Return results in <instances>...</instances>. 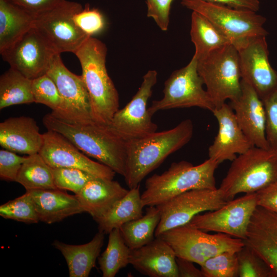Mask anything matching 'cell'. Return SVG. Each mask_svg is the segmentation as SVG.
I'll list each match as a JSON object with an SVG mask.
<instances>
[{"label":"cell","instance_id":"cell-18","mask_svg":"<svg viewBox=\"0 0 277 277\" xmlns=\"http://www.w3.org/2000/svg\"><path fill=\"white\" fill-rule=\"evenodd\" d=\"M211 112L217 121L219 130L208 148L209 158L219 164L225 161L232 162L237 154H242L254 146L240 127L229 104L225 103Z\"/></svg>","mask_w":277,"mask_h":277},{"label":"cell","instance_id":"cell-40","mask_svg":"<svg viewBox=\"0 0 277 277\" xmlns=\"http://www.w3.org/2000/svg\"><path fill=\"white\" fill-rule=\"evenodd\" d=\"M7 149L0 150V177L2 180L16 181L19 171L27 159Z\"/></svg>","mask_w":277,"mask_h":277},{"label":"cell","instance_id":"cell-19","mask_svg":"<svg viewBox=\"0 0 277 277\" xmlns=\"http://www.w3.org/2000/svg\"><path fill=\"white\" fill-rule=\"evenodd\" d=\"M229 105L245 135L254 146L269 149L265 133V111L262 100L249 84L241 80V93Z\"/></svg>","mask_w":277,"mask_h":277},{"label":"cell","instance_id":"cell-22","mask_svg":"<svg viewBox=\"0 0 277 277\" xmlns=\"http://www.w3.org/2000/svg\"><path fill=\"white\" fill-rule=\"evenodd\" d=\"M43 144V134L31 117H11L0 123V145L4 149L29 155L38 153Z\"/></svg>","mask_w":277,"mask_h":277},{"label":"cell","instance_id":"cell-31","mask_svg":"<svg viewBox=\"0 0 277 277\" xmlns=\"http://www.w3.org/2000/svg\"><path fill=\"white\" fill-rule=\"evenodd\" d=\"M15 182L23 186L26 191L57 189L52 168L38 153L27 155Z\"/></svg>","mask_w":277,"mask_h":277},{"label":"cell","instance_id":"cell-24","mask_svg":"<svg viewBox=\"0 0 277 277\" xmlns=\"http://www.w3.org/2000/svg\"><path fill=\"white\" fill-rule=\"evenodd\" d=\"M37 212L39 221L50 224L84 212L75 196L64 190H28Z\"/></svg>","mask_w":277,"mask_h":277},{"label":"cell","instance_id":"cell-15","mask_svg":"<svg viewBox=\"0 0 277 277\" xmlns=\"http://www.w3.org/2000/svg\"><path fill=\"white\" fill-rule=\"evenodd\" d=\"M0 53L10 68L31 80L46 74L56 54L34 28Z\"/></svg>","mask_w":277,"mask_h":277},{"label":"cell","instance_id":"cell-26","mask_svg":"<svg viewBox=\"0 0 277 277\" xmlns=\"http://www.w3.org/2000/svg\"><path fill=\"white\" fill-rule=\"evenodd\" d=\"M35 17L8 0H0V52L33 28Z\"/></svg>","mask_w":277,"mask_h":277},{"label":"cell","instance_id":"cell-37","mask_svg":"<svg viewBox=\"0 0 277 277\" xmlns=\"http://www.w3.org/2000/svg\"><path fill=\"white\" fill-rule=\"evenodd\" d=\"M54 184L57 189L78 193L86 183L96 177L82 170L73 168H52Z\"/></svg>","mask_w":277,"mask_h":277},{"label":"cell","instance_id":"cell-36","mask_svg":"<svg viewBox=\"0 0 277 277\" xmlns=\"http://www.w3.org/2000/svg\"><path fill=\"white\" fill-rule=\"evenodd\" d=\"M239 276L274 277L264 262L248 246H244L237 252Z\"/></svg>","mask_w":277,"mask_h":277},{"label":"cell","instance_id":"cell-17","mask_svg":"<svg viewBox=\"0 0 277 277\" xmlns=\"http://www.w3.org/2000/svg\"><path fill=\"white\" fill-rule=\"evenodd\" d=\"M43 144L38 152L51 168H73L96 177L113 180L115 172L108 166L90 159L64 136L47 130L43 134Z\"/></svg>","mask_w":277,"mask_h":277},{"label":"cell","instance_id":"cell-39","mask_svg":"<svg viewBox=\"0 0 277 277\" xmlns=\"http://www.w3.org/2000/svg\"><path fill=\"white\" fill-rule=\"evenodd\" d=\"M262 101L265 111L266 140L269 149L277 152V88Z\"/></svg>","mask_w":277,"mask_h":277},{"label":"cell","instance_id":"cell-2","mask_svg":"<svg viewBox=\"0 0 277 277\" xmlns=\"http://www.w3.org/2000/svg\"><path fill=\"white\" fill-rule=\"evenodd\" d=\"M47 130L60 133L88 156L93 157L123 176L125 173L126 141L108 126L95 123L75 124L58 118L51 113L43 118Z\"/></svg>","mask_w":277,"mask_h":277},{"label":"cell","instance_id":"cell-34","mask_svg":"<svg viewBox=\"0 0 277 277\" xmlns=\"http://www.w3.org/2000/svg\"><path fill=\"white\" fill-rule=\"evenodd\" d=\"M0 215L6 219L27 224L39 222L34 203L27 191L23 195L1 205Z\"/></svg>","mask_w":277,"mask_h":277},{"label":"cell","instance_id":"cell-35","mask_svg":"<svg viewBox=\"0 0 277 277\" xmlns=\"http://www.w3.org/2000/svg\"><path fill=\"white\" fill-rule=\"evenodd\" d=\"M34 103L46 105L56 112L62 103V98L54 81L47 74L32 80Z\"/></svg>","mask_w":277,"mask_h":277},{"label":"cell","instance_id":"cell-6","mask_svg":"<svg viewBox=\"0 0 277 277\" xmlns=\"http://www.w3.org/2000/svg\"><path fill=\"white\" fill-rule=\"evenodd\" d=\"M181 4L206 17L236 49L253 38L268 34L263 27L266 17L256 12L203 0H181Z\"/></svg>","mask_w":277,"mask_h":277},{"label":"cell","instance_id":"cell-28","mask_svg":"<svg viewBox=\"0 0 277 277\" xmlns=\"http://www.w3.org/2000/svg\"><path fill=\"white\" fill-rule=\"evenodd\" d=\"M191 39L195 46L193 55L200 60L213 51L228 44V38L209 19L192 11L191 18Z\"/></svg>","mask_w":277,"mask_h":277},{"label":"cell","instance_id":"cell-27","mask_svg":"<svg viewBox=\"0 0 277 277\" xmlns=\"http://www.w3.org/2000/svg\"><path fill=\"white\" fill-rule=\"evenodd\" d=\"M143 207L138 185L129 189L124 197L96 222L98 231L107 234L114 229L120 228L128 222L142 217Z\"/></svg>","mask_w":277,"mask_h":277},{"label":"cell","instance_id":"cell-32","mask_svg":"<svg viewBox=\"0 0 277 277\" xmlns=\"http://www.w3.org/2000/svg\"><path fill=\"white\" fill-rule=\"evenodd\" d=\"M108 234L106 249L98 258V263L103 277H114L129 264L131 249L123 240L120 228L114 229Z\"/></svg>","mask_w":277,"mask_h":277},{"label":"cell","instance_id":"cell-14","mask_svg":"<svg viewBox=\"0 0 277 277\" xmlns=\"http://www.w3.org/2000/svg\"><path fill=\"white\" fill-rule=\"evenodd\" d=\"M257 206L256 192L247 193L216 210L196 214L189 223L205 232L223 233L244 240Z\"/></svg>","mask_w":277,"mask_h":277},{"label":"cell","instance_id":"cell-1","mask_svg":"<svg viewBox=\"0 0 277 277\" xmlns=\"http://www.w3.org/2000/svg\"><path fill=\"white\" fill-rule=\"evenodd\" d=\"M193 133V123L190 119H186L169 130L126 141L124 177L129 189L140 185L167 157L188 143Z\"/></svg>","mask_w":277,"mask_h":277},{"label":"cell","instance_id":"cell-21","mask_svg":"<svg viewBox=\"0 0 277 277\" xmlns=\"http://www.w3.org/2000/svg\"><path fill=\"white\" fill-rule=\"evenodd\" d=\"M129 264L139 272L150 277H178L175 253L160 237L131 249Z\"/></svg>","mask_w":277,"mask_h":277},{"label":"cell","instance_id":"cell-5","mask_svg":"<svg viewBox=\"0 0 277 277\" xmlns=\"http://www.w3.org/2000/svg\"><path fill=\"white\" fill-rule=\"evenodd\" d=\"M277 182V152L253 146L232 161L219 188L228 201Z\"/></svg>","mask_w":277,"mask_h":277},{"label":"cell","instance_id":"cell-9","mask_svg":"<svg viewBox=\"0 0 277 277\" xmlns=\"http://www.w3.org/2000/svg\"><path fill=\"white\" fill-rule=\"evenodd\" d=\"M197 71V60L193 56L185 67L173 71L165 81L164 96L152 101L148 108L152 116L160 110L197 107L212 111L215 106Z\"/></svg>","mask_w":277,"mask_h":277},{"label":"cell","instance_id":"cell-33","mask_svg":"<svg viewBox=\"0 0 277 277\" xmlns=\"http://www.w3.org/2000/svg\"><path fill=\"white\" fill-rule=\"evenodd\" d=\"M237 252L226 251L207 259L200 265L203 277L239 276Z\"/></svg>","mask_w":277,"mask_h":277},{"label":"cell","instance_id":"cell-30","mask_svg":"<svg viewBox=\"0 0 277 277\" xmlns=\"http://www.w3.org/2000/svg\"><path fill=\"white\" fill-rule=\"evenodd\" d=\"M32 80L10 68L0 77V109L34 103Z\"/></svg>","mask_w":277,"mask_h":277},{"label":"cell","instance_id":"cell-42","mask_svg":"<svg viewBox=\"0 0 277 277\" xmlns=\"http://www.w3.org/2000/svg\"><path fill=\"white\" fill-rule=\"evenodd\" d=\"M10 3L36 16L47 11L64 0H8Z\"/></svg>","mask_w":277,"mask_h":277},{"label":"cell","instance_id":"cell-16","mask_svg":"<svg viewBox=\"0 0 277 277\" xmlns=\"http://www.w3.org/2000/svg\"><path fill=\"white\" fill-rule=\"evenodd\" d=\"M266 37L253 38L237 49L241 80L251 86L262 101L277 88V71L269 62Z\"/></svg>","mask_w":277,"mask_h":277},{"label":"cell","instance_id":"cell-11","mask_svg":"<svg viewBox=\"0 0 277 277\" xmlns=\"http://www.w3.org/2000/svg\"><path fill=\"white\" fill-rule=\"evenodd\" d=\"M61 54L54 55L47 74L54 81L62 98L54 116L75 124L95 123L89 92L82 75L71 72L64 64Z\"/></svg>","mask_w":277,"mask_h":277},{"label":"cell","instance_id":"cell-10","mask_svg":"<svg viewBox=\"0 0 277 277\" xmlns=\"http://www.w3.org/2000/svg\"><path fill=\"white\" fill-rule=\"evenodd\" d=\"M83 9L77 2L64 0L35 16L33 28L55 53H74L89 37L77 26L73 19L74 15Z\"/></svg>","mask_w":277,"mask_h":277},{"label":"cell","instance_id":"cell-12","mask_svg":"<svg viewBox=\"0 0 277 277\" xmlns=\"http://www.w3.org/2000/svg\"><path fill=\"white\" fill-rule=\"evenodd\" d=\"M157 73L149 70L143 76V82L131 101L114 114L108 126L125 141L146 136L156 131L157 126L152 121L147 103L152 93V88L157 82Z\"/></svg>","mask_w":277,"mask_h":277},{"label":"cell","instance_id":"cell-25","mask_svg":"<svg viewBox=\"0 0 277 277\" xmlns=\"http://www.w3.org/2000/svg\"><path fill=\"white\" fill-rule=\"evenodd\" d=\"M104 234L99 231L89 242L83 245L65 244L55 240L52 245L65 258L70 277H88L95 267L104 244Z\"/></svg>","mask_w":277,"mask_h":277},{"label":"cell","instance_id":"cell-8","mask_svg":"<svg viewBox=\"0 0 277 277\" xmlns=\"http://www.w3.org/2000/svg\"><path fill=\"white\" fill-rule=\"evenodd\" d=\"M157 237L169 245L176 257L199 265L219 253L238 252L245 245L242 239L220 232L209 234L189 223L166 230Z\"/></svg>","mask_w":277,"mask_h":277},{"label":"cell","instance_id":"cell-43","mask_svg":"<svg viewBox=\"0 0 277 277\" xmlns=\"http://www.w3.org/2000/svg\"><path fill=\"white\" fill-rule=\"evenodd\" d=\"M257 205L277 213V182L256 192Z\"/></svg>","mask_w":277,"mask_h":277},{"label":"cell","instance_id":"cell-4","mask_svg":"<svg viewBox=\"0 0 277 277\" xmlns=\"http://www.w3.org/2000/svg\"><path fill=\"white\" fill-rule=\"evenodd\" d=\"M219 164L210 158L196 166L186 161L172 163L167 170L146 180L141 194L144 207L156 206L193 189H216L214 173Z\"/></svg>","mask_w":277,"mask_h":277},{"label":"cell","instance_id":"cell-45","mask_svg":"<svg viewBox=\"0 0 277 277\" xmlns=\"http://www.w3.org/2000/svg\"><path fill=\"white\" fill-rule=\"evenodd\" d=\"M193 263L188 260L176 257L178 277H203L201 269L195 267Z\"/></svg>","mask_w":277,"mask_h":277},{"label":"cell","instance_id":"cell-3","mask_svg":"<svg viewBox=\"0 0 277 277\" xmlns=\"http://www.w3.org/2000/svg\"><path fill=\"white\" fill-rule=\"evenodd\" d=\"M107 51L104 43L89 36L74 54L81 64V75L89 94L93 121L108 126L119 109V96L107 72Z\"/></svg>","mask_w":277,"mask_h":277},{"label":"cell","instance_id":"cell-38","mask_svg":"<svg viewBox=\"0 0 277 277\" xmlns=\"http://www.w3.org/2000/svg\"><path fill=\"white\" fill-rule=\"evenodd\" d=\"M73 19L77 26L89 36L101 33L105 27L103 14L97 9H91L89 6L75 14Z\"/></svg>","mask_w":277,"mask_h":277},{"label":"cell","instance_id":"cell-13","mask_svg":"<svg viewBox=\"0 0 277 277\" xmlns=\"http://www.w3.org/2000/svg\"><path fill=\"white\" fill-rule=\"evenodd\" d=\"M227 202L219 188L196 189L180 194L156 206L161 217L155 236L188 223L195 215L202 212L216 210Z\"/></svg>","mask_w":277,"mask_h":277},{"label":"cell","instance_id":"cell-29","mask_svg":"<svg viewBox=\"0 0 277 277\" xmlns=\"http://www.w3.org/2000/svg\"><path fill=\"white\" fill-rule=\"evenodd\" d=\"M161 217V212L156 206H149L142 217L120 227L122 236L131 250L140 248L154 240Z\"/></svg>","mask_w":277,"mask_h":277},{"label":"cell","instance_id":"cell-7","mask_svg":"<svg viewBox=\"0 0 277 277\" xmlns=\"http://www.w3.org/2000/svg\"><path fill=\"white\" fill-rule=\"evenodd\" d=\"M197 71L215 108L241 93V76L237 49L228 44L197 61Z\"/></svg>","mask_w":277,"mask_h":277},{"label":"cell","instance_id":"cell-44","mask_svg":"<svg viewBox=\"0 0 277 277\" xmlns=\"http://www.w3.org/2000/svg\"><path fill=\"white\" fill-rule=\"evenodd\" d=\"M206 2L221 4L232 8L249 10L257 12L260 9L259 0H203Z\"/></svg>","mask_w":277,"mask_h":277},{"label":"cell","instance_id":"cell-20","mask_svg":"<svg viewBox=\"0 0 277 277\" xmlns=\"http://www.w3.org/2000/svg\"><path fill=\"white\" fill-rule=\"evenodd\" d=\"M244 241L277 277V213L258 206Z\"/></svg>","mask_w":277,"mask_h":277},{"label":"cell","instance_id":"cell-41","mask_svg":"<svg viewBox=\"0 0 277 277\" xmlns=\"http://www.w3.org/2000/svg\"><path fill=\"white\" fill-rule=\"evenodd\" d=\"M173 0H146L148 17H151L164 31L168 30L171 5Z\"/></svg>","mask_w":277,"mask_h":277},{"label":"cell","instance_id":"cell-23","mask_svg":"<svg viewBox=\"0 0 277 277\" xmlns=\"http://www.w3.org/2000/svg\"><path fill=\"white\" fill-rule=\"evenodd\" d=\"M128 191L113 179L94 177L75 195L84 212L97 222Z\"/></svg>","mask_w":277,"mask_h":277}]
</instances>
